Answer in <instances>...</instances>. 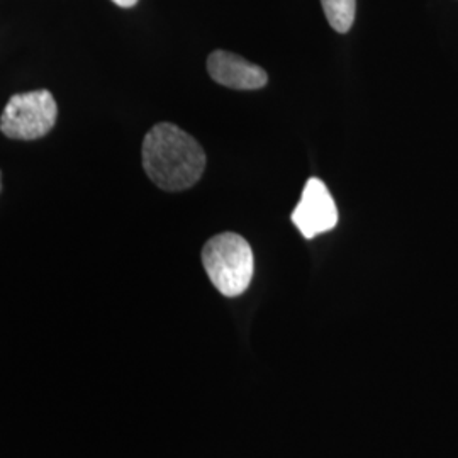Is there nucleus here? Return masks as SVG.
Here are the masks:
<instances>
[{
    "label": "nucleus",
    "mask_w": 458,
    "mask_h": 458,
    "mask_svg": "<svg viewBox=\"0 0 458 458\" xmlns=\"http://www.w3.org/2000/svg\"><path fill=\"white\" fill-rule=\"evenodd\" d=\"M329 26L336 33H348L353 26L357 0H321Z\"/></svg>",
    "instance_id": "6"
},
{
    "label": "nucleus",
    "mask_w": 458,
    "mask_h": 458,
    "mask_svg": "<svg viewBox=\"0 0 458 458\" xmlns=\"http://www.w3.org/2000/svg\"><path fill=\"white\" fill-rule=\"evenodd\" d=\"M202 265L214 287L226 297L243 294L255 272L251 246L236 233L213 236L202 248Z\"/></svg>",
    "instance_id": "2"
},
{
    "label": "nucleus",
    "mask_w": 458,
    "mask_h": 458,
    "mask_svg": "<svg viewBox=\"0 0 458 458\" xmlns=\"http://www.w3.org/2000/svg\"><path fill=\"white\" fill-rule=\"evenodd\" d=\"M0 191H2V174H0Z\"/></svg>",
    "instance_id": "8"
},
{
    "label": "nucleus",
    "mask_w": 458,
    "mask_h": 458,
    "mask_svg": "<svg viewBox=\"0 0 458 458\" xmlns=\"http://www.w3.org/2000/svg\"><path fill=\"white\" fill-rule=\"evenodd\" d=\"M58 117L56 100L48 90H33L9 98L0 115V131L11 140L31 141L47 136Z\"/></svg>",
    "instance_id": "3"
},
{
    "label": "nucleus",
    "mask_w": 458,
    "mask_h": 458,
    "mask_svg": "<svg viewBox=\"0 0 458 458\" xmlns=\"http://www.w3.org/2000/svg\"><path fill=\"white\" fill-rule=\"evenodd\" d=\"M115 5H119V7H124V9H128V7H132V5H136L138 4V0H113Z\"/></svg>",
    "instance_id": "7"
},
{
    "label": "nucleus",
    "mask_w": 458,
    "mask_h": 458,
    "mask_svg": "<svg viewBox=\"0 0 458 458\" xmlns=\"http://www.w3.org/2000/svg\"><path fill=\"white\" fill-rule=\"evenodd\" d=\"M141 155L148 177L168 192L191 189L206 168L202 147L172 123H160L148 131Z\"/></svg>",
    "instance_id": "1"
},
{
    "label": "nucleus",
    "mask_w": 458,
    "mask_h": 458,
    "mask_svg": "<svg viewBox=\"0 0 458 458\" xmlns=\"http://www.w3.org/2000/svg\"><path fill=\"white\" fill-rule=\"evenodd\" d=\"M208 72L214 82L236 90H257L268 82V75L263 68L225 49L209 55Z\"/></svg>",
    "instance_id": "5"
},
{
    "label": "nucleus",
    "mask_w": 458,
    "mask_h": 458,
    "mask_svg": "<svg viewBox=\"0 0 458 458\" xmlns=\"http://www.w3.org/2000/svg\"><path fill=\"white\" fill-rule=\"evenodd\" d=\"M291 219L306 240H312L318 234L336 228L338 209L325 182L316 177L306 182Z\"/></svg>",
    "instance_id": "4"
}]
</instances>
